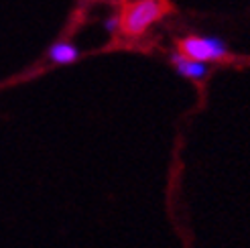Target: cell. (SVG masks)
<instances>
[{
    "label": "cell",
    "instance_id": "6da1fadb",
    "mask_svg": "<svg viewBox=\"0 0 250 248\" xmlns=\"http://www.w3.org/2000/svg\"><path fill=\"white\" fill-rule=\"evenodd\" d=\"M161 15H163V2L161 0H139V2L126 8L120 24L126 35H141Z\"/></svg>",
    "mask_w": 250,
    "mask_h": 248
},
{
    "label": "cell",
    "instance_id": "277c9868",
    "mask_svg": "<svg viewBox=\"0 0 250 248\" xmlns=\"http://www.w3.org/2000/svg\"><path fill=\"white\" fill-rule=\"evenodd\" d=\"M51 59L57 61V63H69V61H73L78 57V49L71 47V45H65V43H59L51 49Z\"/></svg>",
    "mask_w": 250,
    "mask_h": 248
},
{
    "label": "cell",
    "instance_id": "7a4b0ae2",
    "mask_svg": "<svg viewBox=\"0 0 250 248\" xmlns=\"http://www.w3.org/2000/svg\"><path fill=\"white\" fill-rule=\"evenodd\" d=\"M183 55L191 57L193 61H206L209 59H220L226 55V45L220 39H197V37H189L181 43Z\"/></svg>",
    "mask_w": 250,
    "mask_h": 248
},
{
    "label": "cell",
    "instance_id": "5b68a950",
    "mask_svg": "<svg viewBox=\"0 0 250 248\" xmlns=\"http://www.w3.org/2000/svg\"><path fill=\"white\" fill-rule=\"evenodd\" d=\"M118 27H120V21H118V19H108V21H106V29H108V33H116Z\"/></svg>",
    "mask_w": 250,
    "mask_h": 248
},
{
    "label": "cell",
    "instance_id": "3957f363",
    "mask_svg": "<svg viewBox=\"0 0 250 248\" xmlns=\"http://www.w3.org/2000/svg\"><path fill=\"white\" fill-rule=\"evenodd\" d=\"M171 59H173V63L177 65L179 73H183V76H187V78L202 80V78L206 76V71H208L206 63H202V61H193V59H185V57L179 55V53H175Z\"/></svg>",
    "mask_w": 250,
    "mask_h": 248
}]
</instances>
